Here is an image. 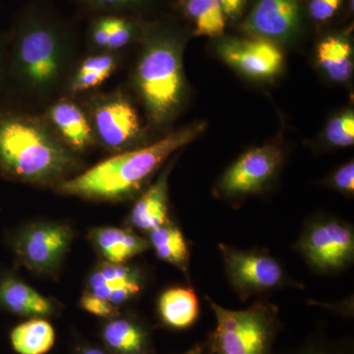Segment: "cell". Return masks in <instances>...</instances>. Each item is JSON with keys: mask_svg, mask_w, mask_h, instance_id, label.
I'll return each mask as SVG.
<instances>
[{"mask_svg": "<svg viewBox=\"0 0 354 354\" xmlns=\"http://www.w3.org/2000/svg\"><path fill=\"white\" fill-rule=\"evenodd\" d=\"M78 60L74 23L58 12L51 0H28L8 32L0 94L14 106L43 111L64 95Z\"/></svg>", "mask_w": 354, "mask_h": 354, "instance_id": "cell-1", "label": "cell"}, {"mask_svg": "<svg viewBox=\"0 0 354 354\" xmlns=\"http://www.w3.org/2000/svg\"><path fill=\"white\" fill-rule=\"evenodd\" d=\"M80 164L41 113L14 104L0 108V171L6 176L55 186L75 176Z\"/></svg>", "mask_w": 354, "mask_h": 354, "instance_id": "cell-2", "label": "cell"}, {"mask_svg": "<svg viewBox=\"0 0 354 354\" xmlns=\"http://www.w3.org/2000/svg\"><path fill=\"white\" fill-rule=\"evenodd\" d=\"M204 129L193 124L169 133L150 145L115 153L55 185L67 196L93 201L118 202L134 196L179 149L191 143Z\"/></svg>", "mask_w": 354, "mask_h": 354, "instance_id": "cell-3", "label": "cell"}, {"mask_svg": "<svg viewBox=\"0 0 354 354\" xmlns=\"http://www.w3.org/2000/svg\"><path fill=\"white\" fill-rule=\"evenodd\" d=\"M133 72V84L149 120L160 127L176 115L184 95L180 48L162 28L151 30Z\"/></svg>", "mask_w": 354, "mask_h": 354, "instance_id": "cell-4", "label": "cell"}, {"mask_svg": "<svg viewBox=\"0 0 354 354\" xmlns=\"http://www.w3.org/2000/svg\"><path fill=\"white\" fill-rule=\"evenodd\" d=\"M207 300L216 317L209 334L211 354H272L279 330L278 307L258 301L244 310H230Z\"/></svg>", "mask_w": 354, "mask_h": 354, "instance_id": "cell-5", "label": "cell"}, {"mask_svg": "<svg viewBox=\"0 0 354 354\" xmlns=\"http://www.w3.org/2000/svg\"><path fill=\"white\" fill-rule=\"evenodd\" d=\"M95 143L118 153L139 148L143 127L138 111L121 91L91 95L84 104Z\"/></svg>", "mask_w": 354, "mask_h": 354, "instance_id": "cell-6", "label": "cell"}, {"mask_svg": "<svg viewBox=\"0 0 354 354\" xmlns=\"http://www.w3.org/2000/svg\"><path fill=\"white\" fill-rule=\"evenodd\" d=\"M295 248L307 264L319 272L333 274L349 267L354 259L353 228L335 218L309 223Z\"/></svg>", "mask_w": 354, "mask_h": 354, "instance_id": "cell-7", "label": "cell"}, {"mask_svg": "<svg viewBox=\"0 0 354 354\" xmlns=\"http://www.w3.org/2000/svg\"><path fill=\"white\" fill-rule=\"evenodd\" d=\"M218 247L228 281L242 299L288 283L283 266L269 253L243 250L227 244Z\"/></svg>", "mask_w": 354, "mask_h": 354, "instance_id": "cell-8", "label": "cell"}, {"mask_svg": "<svg viewBox=\"0 0 354 354\" xmlns=\"http://www.w3.org/2000/svg\"><path fill=\"white\" fill-rule=\"evenodd\" d=\"M283 160L279 147L266 145L242 155L221 179L220 190L227 197L255 194L272 180Z\"/></svg>", "mask_w": 354, "mask_h": 354, "instance_id": "cell-9", "label": "cell"}, {"mask_svg": "<svg viewBox=\"0 0 354 354\" xmlns=\"http://www.w3.org/2000/svg\"><path fill=\"white\" fill-rule=\"evenodd\" d=\"M73 239L71 228L62 223H37L28 227L17 241L20 259L32 271L50 272L64 260Z\"/></svg>", "mask_w": 354, "mask_h": 354, "instance_id": "cell-10", "label": "cell"}, {"mask_svg": "<svg viewBox=\"0 0 354 354\" xmlns=\"http://www.w3.org/2000/svg\"><path fill=\"white\" fill-rule=\"evenodd\" d=\"M227 64L254 78L276 75L283 65V53L270 39H225L218 48Z\"/></svg>", "mask_w": 354, "mask_h": 354, "instance_id": "cell-11", "label": "cell"}, {"mask_svg": "<svg viewBox=\"0 0 354 354\" xmlns=\"http://www.w3.org/2000/svg\"><path fill=\"white\" fill-rule=\"evenodd\" d=\"M39 113L62 143L76 155L87 152L97 144L85 109L73 97L60 95Z\"/></svg>", "mask_w": 354, "mask_h": 354, "instance_id": "cell-12", "label": "cell"}, {"mask_svg": "<svg viewBox=\"0 0 354 354\" xmlns=\"http://www.w3.org/2000/svg\"><path fill=\"white\" fill-rule=\"evenodd\" d=\"M299 20L297 0H258L245 22L247 31L263 39H283Z\"/></svg>", "mask_w": 354, "mask_h": 354, "instance_id": "cell-13", "label": "cell"}, {"mask_svg": "<svg viewBox=\"0 0 354 354\" xmlns=\"http://www.w3.org/2000/svg\"><path fill=\"white\" fill-rule=\"evenodd\" d=\"M120 62V53H91L79 58L65 86L64 95L75 99L101 87L115 73Z\"/></svg>", "mask_w": 354, "mask_h": 354, "instance_id": "cell-14", "label": "cell"}, {"mask_svg": "<svg viewBox=\"0 0 354 354\" xmlns=\"http://www.w3.org/2000/svg\"><path fill=\"white\" fill-rule=\"evenodd\" d=\"M171 165L160 172L152 185L135 203L129 216L137 230L150 232L169 221V176Z\"/></svg>", "mask_w": 354, "mask_h": 354, "instance_id": "cell-15", "label": "cell"}, {"mask_svg": "<svg viewBox=\"0 0 354 354\" xmlns=\"http://www.w3.org/2000/svg\"><path fill=\"white\" fill-rule=\"evenodd\" d=\"M90 239L97 252L111 264H123L149 248L146 239L124 228H95Z\"/></svg>", "mask_w": 354, "mask_h": 354, "instance_id": "cell-16", "label": "cell"}, {"mask_svg": "<svg viewBox=\"0 0 354 354\" xmlns=\"http://www.w3.org/2000/svg\"><path fill=\"white\" fill-rule=\"evenodd\" d=\"M0 304L16 315L44 318L55 312V305L24 281L6 278L0 281Z\"/></svg>", "mask_w": 354, "mask_h": 354, "instance_id": "cell-17", "label": "cell"}, {"mask_svg": "<svg viewBox=\"0 0 354 354\" xmlns=\"http://www.w3.org/2000/svg\"><path fill=\"white\" fill-rule=\"evenodd\" d=\"M158 314L162 323L174 330H186L199 318V300L194 290L174 288L165 290L158 299Z\"/></svg>", "mask_w": 354, "mask_h": 354, "instance_id": "cell-18", "label": "cell"}, {"mask_svg": "<svg viewBox=\"0 0 354 354\" xmlns=\"http://www.w3.org/2000/svg\"><path fill=\"white\" fill-rule=\"evenodd\" d=\"M10 341L18 354H46L55 346V332L44 318H31L14 328Z\"/></svg>", "mask_w": 354, "mask_h": 354, "instance_id": "cell-19", "label": "cell"}, {"mask_svg": "<svg viewBox=\"0 0 354 354\" xmlns=\"http://www.w3.org/2000/svg\"><path fill=\"white\" fill-rule=\"evenodd\" d=\"M102 337L116 354H149L148 335L138 324L113 319L104 326Z\"/></svg>", "mask_w": 354, "mask_h": 354, "instance_id": "cell-20", "label": "cell"}, {"mask_svg": "<svg viewBox=\"0 0 354 354\" xmlns=\"http://www.w3.org/2000/svg\"><path fill=\"white\" fill-rule=\"evenodd\" d=\"M149 244L160 260L186 272L189 264V249L181 230L169 221L149 232Z\"/></svg>", "mask_w": 354, "mask_h": 354, "instance_id": "cell-21", "label": "cell"}, {"mask_svg": "<svg viewBox=\"0 0 354 354\" xmlns=\"http://www.w3.org/2000/svg\"><path fill=\"white\" fill-rule=\"evenodd\" d=\"M319 64L337 82L348 80L353 74V50L342 37H329L319 44L317 50Z\"/></svg>", "mask_w": 354, "mask_h": 354, "instance_id": "cell-22", "label": "cell"}, {"mask_svg": "<svg viewBox=\"0 0 354 354\" xmlns=\"http://www.w3.org/2000/svg\"><path fill=\"white\" fill-rule=\"evenodd\" d=\"M183 10L194 22L197 36L216 38L223 34L227 16L220 0H185Z\"/></svg>", "mask_w": 354, "mask_h": 354, "instance_id": "cell-23", "label": "cell"}, {"mask_svg": "<svg viewBox=\"0 0 354 354\" xmlns=\"http://www.w3.org/2000/svg\"><path fill=\"white\" fill-rule=\"evenodd\" d=\"M82 14L131 16L144 10L152 0H72Z\"/></svg>", "mask_w": 354, "mask_h": 354, "instance_id": "cell-24", "label": "cell"}, {"mask_svg": "<svg viewBox=\"0 0 354 354\" xmlns=\"http://www.w3.org/2000/svg\"><path fill=\"white\" fill-rule=\"evenodd\" d=\"M141 25L131 16L111 15V32L106 53H121L141 37Z\"/></svg>", "mask_w": 354, "mask_h": 354, "instance_id": "cell-25", "label": "cell"}, {"mask_svg": "<svg viewBox=\"0 0 354 354\" xmlns=\"http://www.w3.org/2000/svg\"><path fill=\"white\" fill-rule=\"evenodd\" d=\"M109 32H111V15L102 14L91 17L87 30V46L91 53H106Z\"/></svg>", "mask_w": 354, "mask_h": 354, "instance_id": "cell-26", "label": "cell"}, {"mask_svg": "<svg viewBox=\"0 0 354 354\" xmlns=\"http://www.w3.org/2000/svg\"><path fill=\"white\" fill-rule=\"evenodd\" d=\"M326 136L330 144L348 147L354 142V115L351 111L342 114L330 121Z\"/></svg>", "mask_w": 354, "mask_h": 354, "instance_id": "cell-27", "label": "cell"}, {"mask_svg": "<svg viewBox=\"0 0 354 354\" xmlns=\"http://www.w3.org/2000/svg\"><path fill=\"white\" fill-rule=\"evenodd\" d=\"M80 307L84 311L102 318L113 319L118 316L116 307L108 300L102 299L87 292L81 297Z\"/></svg>", "mask_w": 354, "mask_h": 354, "instance_id": "cell-28", "label": "cell"}, {"mask_svg": "<svg viewBox=\"0 0 354 354\" xmlns=\"http://www.w3.org/2000/svg\"><path fill=\"white\" fill-rule=\"evenodd\" d=\"M293 354H353L351 348L344 344H335L320 339L307 342Z\"/></svg>", "mask_w": 354, "mask_h": 354, "instance_id": "cell-29", "label": "cell"}, {"mask_svg": "<svg viewBox=\"0 0 354 354\" xmlns=\"http://www.w3.org/2000/svg\"><path fill=\"white\" fill-rule=\"evenodd\" d=\"M342 0H311L309 4L310 15L317 21L330 19L337 12Z\"/></svg>", "mask_w": 354, "mask_h": 354, "instance_id": "cell-30", "label": "cell"}, {"mask_svg": "<svg viewBox=\"0 0 354 354\" xmlns=\"http://www.w3.org/2000/svg\"><path fill=\"white\" fill-rule=\"evenodd\" d=\"M333 185L337 189L346 194H353L354 191V165L353 162L339 167L332 178Z\"/></svg>", "mask_w": 354, "mask_h": 354, "instance_id": "cell-31", "label": "cell"}, {"mask_svg": "<svg viewBox=\"0 0 354 354\" xmlns=\"http://www.w3.org/2000/svg\"><path fill=\"white\" fill-rule=\"evenodd\" d=\"M246 0H220L223 12L227 17H235L241 12Z\"/></svg>", "mask_w": 354, "mask_h": 354, "instance_id": "cell-32", "label": "cell"}, {"mask_svg": "<svg viewBox=\"0 0 354 354\" xmlns=\"http://www.w3.org/2000/svg\"><path fill=\"white\" fill-rule=\"evenodd\" d=\"M7 44H8V32L0 31V88L3 81L4 69H6Z\"/></svg>", "mask_w": 354, "mask_h": 354, "instance_id": "cell-33", "label": "cell"}, {"mask_svg": "<svg viewBox=\"0 0 354 354\" xmlns=\"http://www.w3.org/2000/svg\"><path fill=\"white\" fill-rule=\"evenodd\" d=\"M181 354H206V348L202 344H199V346H193L189 351Z\"/></svg>", "mask_w": 354, "mask_h": 354, "instance_id": "cell-34", "label": "cell"}, {"mask_svg": "<svg viewBox=\"0 0 354 354\" xmlns=\"http://www.w3.org/2000/svg\"><path fill=\"white\" fill-rule=\"evenodd\" d=\"M80 354H106L99 348H86Z\"/></svg>", "mask_w": 354, "mask_h": 354, "instance_id": "cell-35", "label": "cell"}]
</instances>
